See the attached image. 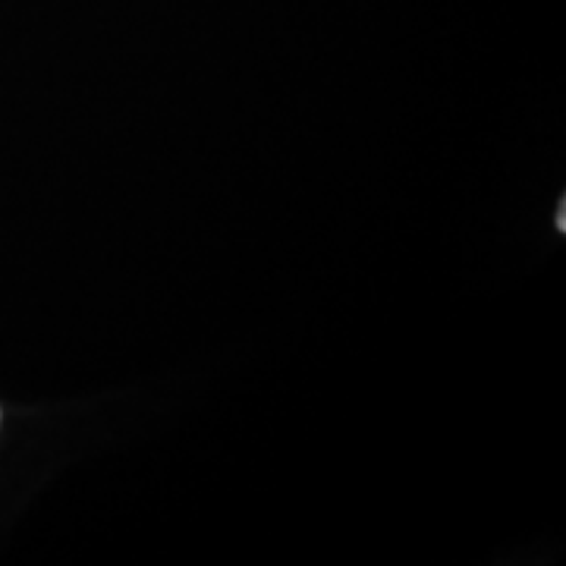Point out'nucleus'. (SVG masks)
I'll use <instances>...</instances> for the list:
<instances>
[{"label": "nucleus", "mask_w": 566, "mask_h": 566, "mask_svg": "<svg viewBox=\"0 0 566 566\" xmlns=\"http://www.w3.org/2000/svg\"><path fill=\"white\" fill-rule=\"evenodd\" d=\"M0 422H3V412H0Z\"/></svg>", "instance_id": "nucleus-1"}]
</instances>
